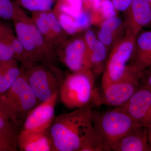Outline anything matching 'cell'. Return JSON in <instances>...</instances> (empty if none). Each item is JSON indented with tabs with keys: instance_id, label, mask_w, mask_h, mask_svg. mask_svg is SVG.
Wrapping results in <instances>:
<instances>
[{
	"instance_id": "25",
	"label": "cell",
	"mask_w": 151,
	"mask_h": 151,
	"mask_svg": "<svg viewBox=\"0 0 151 151\" xmlns=\"http://www.w3.org/2000/svg\"><path fill=\"white\" fill-rule=\"evenodd\" d=\"M16 3L19 6L33 13L48 8L51 0H16Z\"/></svg>"
},
{
	"instance_id": "23",
	"label": "cell",
	"mask_w": 151,
	"mask_h": 151,
	"mask_svg": "<svg viewBox=\"0 0 151 151\" xmlns=\"http://www.w3.org/2000/svg\"><path fill=\"white\" fill-rule=\"evenodd\" d=\"M55 15L60 26L68 35H73L80 32L75 19L69 15L54 9Z\"/></svg>"
},
{
	"instance_id": "14",
	"label": "cell",
	"mask_w": 151,
	"mask_h": 151,
	"mask_svg": "<svg viewBox=\"0 0 151 151\" xmlns=\"http://www.w3.org/2000/svg\"><path fill=\"white\" fill-rule=\"evenodd\" d=\"M18 147L22 151H55L49 129H21L18 138Z\"/></svg>"
},
{
	"instance_id": "15",
	"label": "cell",
	"mask_w": 151,
	"mask_h": 151,
	"mask_svg": "<svg viewBox=\"0 0 151 151\" xmlns=\"http://www.w3.org/2000/svg\"><path fill=\"white\" fill-rule=\"evenodd\" d=\"M125 34L124 20L116 16L101 22L96 34L98 39L106 46L110 52L115 44Z\"/></svg>"
},
{
	"instance_id": "19",
	"label": "cell",
	"mask_w": 151,
	"mask_h": 151,
	"mask_svg": "<svg viewBox=\"0 0 151 151\" xmlns=\"http://www.w3.org/2000/svg\"><path fill=\"white\" fill-rule=\"evenodd\" d=\"M14 32L8 25L0 21V60L9 61L14 58L11 43Z\"/></svg>"
},
{
	"instance_id": "5",
	"label": "cell",
	"mask_w": 151,
	"mask_h": 151,
	"mask_svg": "<svg viewBox=\"0 0 151 151\" xmlns=\"http://www.w3.org/2000/svg\"><path fill=\"white\" fill-rule=\"evenodd\" d=\"M40 103L22 68L21 74L10 89L0 94V111L22 127L30 111Z\"/></svg>"
},
{
	"instance_id": "38",
	"label": "cell",
	"mask_w": 151,
	"mask_h": 151,
	"mask_svg": "<svg viewBox=\"0 0 151 151\" xmlns=\"http://www.w3.org/2000/svg\"></svg>"
},
{
	"instance_id": "36",
	"label": "cell",
	"mask_w": 151,
	"mask_h": 151,
	"mask_svg": "<svg viewBox=\"0 0 151 151\" xmlns=\"http://www.w3.org/2000/svg\"><path fill=\"white\" fill-rule=\"evenodd\" d=\"M148 68H149V69H150V70L151 71V66H150V67Z\"/></svg>"
},
{
	"instance_id": "21",
	"label": "cell",
	"mask_w": 151,
	"mask_h": 151,
	"mask_svg": "<svg viewBox=\"0 0 151 151\" xmlns=\"http://www.w3.org/2000/svg\"><path fill=\"white\" fill-rule=\"evenodd\" d=\"M32 19L46 40L54 47L56 45L49 25L47 17V12L33 13Z\"/></svg>"
},
{
	"instance_id": "29",
	"label": "cell",
	"mask_w": 151,
	"mask_h": 151,
	"mask_svg": "<svg viewBox=\"0 0 151 151\" xmlns=\"http://www.w3.org/2000/svg\"><path fill=\"white\" fill-rule=\"evenodd\" d=\"M117 12H126L129 7L132 0H111Z\"/></svg>"
},
{
	"instance_id": "12",
	"label": "cell",
	"mask_w": 151,
	"mask_h": 151,
	"mask_svg": "<svg viewBox=\"0 0 151 151\" xmlns=\"http://www.w3.org/2000/svg\"><path fill=\"white\" fill-rule=\"evenodd\" d=\"M125 12L127 33L137 37L144 28L151 27V6L148 0H132Z\"/></svg>"
},
{
	"instance_id": "6",
	"label": "cell",
	"mask_w": 151,
	"mask_h": 151,
	"mask_svg": "<svg viewBox=\"0 0 151 151\" xmlns=\"http://www.w3.org/2000/svg\"><path fill=\"white\" fill-rule=\"evenodd\" d=\"M21 67L29 85L40 103L49 100L59 91L64 77L55 65L28 62Z\"/></svg>"
},
{
	"instance_id": "4",
	"label": "cell",
	"mask_w": 151,
	"mask_h": 151,
	"mask_svg": "<svg viewBox=\"0 0 151 151\" xmlns=\"http://www.w3.org/2000/svg\"><path fill=\"white\" fill-rule=\"evenodd\" d=\"M12 21L17 37L27 53L28 62L55 65L57 55L54 47L46 40L32 19L23 11Z\"/></svg>"
},
{
	"instance_id": "9",
	"label": "cell",
	"mask_w": 151,
	"mask_h": 151,
	"mask_svg": "<svg viewBox=\"0 0 151 151\" xmlns=\"http://www.w3.org/2000/svg\"><path fill=\"white\" fill-rule=\"evenodd\" d=\"M57 56L72 72L89 69L88 51L83 37H78L63 43Z\"/></svg>"
},
{
	"instance_id": "16",
	"label": "cell",
	"mask_w": 151,
	"mask_h": 151,
	"mask_svg": "<svg viewBox=\"0 0 151 151\" xmlns=\"http://www.w3.org/2000/svg\"><path fill=\"white\" fill-rule=\"evenodd\" d=\"M111 151H150L148 128L139 126L135 128L117 142Z\"/></svg>"
},
{
	"instance_id": "27",
	"label": "cell",
	"mask_w": 151,
	"mask_h": 151,
	"mask_svg": "<svg viewBox=\"0 0 151 151\" xmlns=\"http://www.w3.org/2000/svg\"><path fill=\"white\" fill-rule=\"evenodd\" d=\"M117 12L111 0H102L97 15L103 22L106 19L117 16Z\"/></svg>"
},
{
	"instance_id": "20",
	"label": "cell",
	"mask_w": 151,
	"mask_h": 151,
	"mask_svg": "<svg viewBox=\"0 0 151 151\" xmlns=\"http://www.w3.org/2000/svg\"><path fill=\"white\" fill-rule=\"evenodd\" d=\"M22 72L21 67L15 59L13 60L10 65L0 80V94L7 92L13 85Z\"/></svg>"
},
{
	"instance_id": "7",
	"label": "cell",
	"mask_w": 151,
	"mask_h": 151,
	"mask_svg": "<svg viewBox=\"0 0 151 151\" xmlns=\"http://www.w3.org/2000/svg\"><path fill=\"white\" fill-rule=\"evenodd\" d=\"M136 40V37L126 33L111 49L103 73V89L118 81L126 73L134 52Z\"/></svg>"
},
{
	"instance_id": "13",
	"label": "cell",
	"mask_w": 151,
	"mask_h": 151,
	"mask_svg": "<svg viewBox=\"0 0 151 151\" xmlns=\"http://www.w3.org/2000/svg\"><path fill=\"white\" fill-rule=\"evenodd\" d=\"M88 51V64L89 70L95 76L103 73L105 70L109 51L97 38L92 29H86L83 36Z\"/></svg>"
},
{
	"instance_id": "35",
	"label": "cell",
	"mask_w": 151,
	"mask_h": 151,
	"mask_svg": "<svg viewBox=\"0 0 151 151\" xmlns=\"http://www.w3.org/2000/svg\"><path fill=\"white\" fill-rule=\"evenodd\" d=\"M148 128L149 130H150V131H151V123L150 124V126H149L148 127Z\"/></svg>"
},
{
	"instance_id": "26",
	"label": "cell",
	"mask_w": 151,
	"mask_h": 151,
	"mask_svg": "<svg viewBox=\"0 0 151 151\" xmlns=\"http://www.w3.org/2000/svg\"><path fill=\"white\" fill-rule=\"evenodd\" d=\"M11 43L13 50L14 58L17 61L24 65L28 62V57L25 50L16 35L14 33L12 35Z\"/></svg>"
},
{
	"instance_id": "10",
	"label": "cell",
	"mask_w": 151,
	"mask_h": 151,
	"mask_svg": "<svg viewBox=\"0 0 151 151\" xmlns=\"http://www.w3.org/2000/svg\"><path fill=\"white\" fill-rule=\"evenodd\" d=\"M58 99L59 91H58L49 100L40 103L33 108L26 117L22 129L27 131L49 129L55 116V105Z\"/></svg>"
},
{
	"instance_id": "34",
	"label": "cell",
	"mask_w": 151,
	"mask_h": 151,
	"mask_svg": "<svg viewBox=\"0 0 151 151\" xmlns=\"http://www.w3.org/2000/svg\"><path fill=\"white\" fill-rule=\"evenodd\" d=\"M149 143H150V151H151V132L149 130Z\"/></svg>"
},
{
	"instance_id": "32",
	"label": "cell",
	"mask_w": 151,
	"mask_h": 151,
	"mask_svg": "<svg viewBox=\"0 0 151 151\" xmlns=\"http://www.w3.org/2000/svg\"><path fill=\"white\" fill-rule=\"evenodd\" d=\"M13 60H9V61H1L0 60V80L2 78L3 76L6 73V71L8 69Z\"/></svg>"
},
{
	"instance_id": "8",
	"label": "cell",
	"mask_w": 151,
	"mask_h": 151,
	"mask_svg": "<svg viewBox=\"0 0 151 151\" xmlns=\"http://www.w3.org/2000/svg\"><path fill=\"white\" fill-rule=\"evenodd\" d=\"M141 72L129 64L122 78L103 89L101 104L117 107L125 104L140 86Z\"/></svg>"
},
{
	"instance_id": "1",
	"label": "cell",
	"mask_w": 151,
	"mask_h": 151,
	"mask_svg": "<svg viewBox=\"0 0 151 151\" xmlns=\"http://www.w3.org/2000/svg\"><path fill=\"white\" fill-rule=\"evenodd\" d=\"M91 107L55 116L49 129L55 151H97Z\"/></svg>"
},
{
	"instance_id": "22",
	"label": "cell",
	"mask_w": 151,
	"mask_h": 151,
	"mask_svg": "<svg viewBox=\"0 0 151 151\" xmlns=\"http://www.w3.org/2000/svg\"><path fill=\"white\" fill-rule=\"evenodd\" d=\"M47 17L52 35L56 45L62 44L65 42L68 35L60 26L57 18L53 11L47 12Z\"/></svg>"
},
{
	"instance_id": "28",
	"label": "cell",
	"mask_w": 151,
	"mask_h": 151,
	"mask_svg": "<svg viewBox=\"0 0 151 151\" xmlns=\"http://www.w3.org/2000/svg\"><path fill=\"white\" fill-rule=\"evenodd\" d=\"M76 22L80 31L88 29L92 24L91 14L89 12L82 10L78 17L75 19Z\"/></svg>"
},
{
	"instance_id": "30",
	"label": "cell",
	"mask_w": 151,
	"mask_h": 151,
	"mask_svg": "<svg viewBox=\"0 0 151 151\" xmlns=\"http://www.w3.org/2000/svg\"><path fill=\"white\" fill-rule=\"evenodd\" d=\"M141 85L151 90V71L147 68L141 72Z\"/></svg>"
},
{
	"instance_id": "11",
	"label": "cell",
	"mask_w": 151,
	"mask_h": 151,
	"mask_svg": "<svg viewBox=\"0 0 151 151\" xmlns=\"http://www.w3.org/2000/svg\"><path fill=\"white\" fill-rule=\"evenodd\" d=\"M120 108L143 127L151 123V91L140 85L127 103Z\"/></svg>"
},
{
	"instance_id": "24",
	"label": "cell",
	"mask_w": 151,
	"mask_h": 151,
	"mask_svg": "<svg viewBox=\"0 0 151 151\" xmlns=\"http://www.w3.org/2000/svg\"><path fill=\"white\" fill-rule=\"evenodd\" d=\"M22 10L12 0H0V17L5 20L14 18Z\"/></svg>"
},
{
	"instance_id": "3",
	"label": "cell",
	"mask_w": 151,
	"mask_h": 151,
	"mask_svg": "<svg viewBox=\"0 0 151 151\" xmlns=\"http://www.w3.org/2000/svg\"><path fill=\"white\" fill-rule=\"evenodd\" d=\"M59 99L70 109L101 105V96L95 87V75L89 69L72 72L64 77Z\"/></svg>"
},
{
	"instance_id": "2",
	"label": "cell",
	"mask_w": 151,
	"mask_h": 151,
	"mask_svg": "<svg viewBox=\"0 0 151 151\" xmlns=\"http://www.w3.org/2000/svg\"><path fill=\"white\" fill-rule=\"evenodd\" d=\"M94 142L97 151H110L132 130L142 126L120 107L100 113L92 112Z\"/></svg>"
},
{
	"instance_id": "17",
	"label": "cell",
	"mask_w": 151,
	"mask_h": 151,
	"mask_svg": "<svg viewBox=\"0 0 151 151\" xmlns=\"http://www.w3.org/2000/svg\"><path fill=\"white\" fill-rule=\"evenodd\" d=\"M140 72L151 65V31H141L136 37L134 54L130 61Z\"/></svg>"
},
{
	"instance_id": "31",
	"label": "cell",
	"mask_w": 151,
	"mask_h": 151,
	"mask_svg": "<svg viewBox=\"0 0 151 151\" xmlns=\"http://www.w3.org/2000/svg\"><path fill=\"white\" fill-rule=\"evenodd\" d=\"M66 3L76 10L80 11L83 9V4L81 0H59Z\"/></svg>"
},
{
	"instance_id": "18",
	"label": "cell",
	"mask_w": 151,
	"mask_h": 151,
	"mask_svg": "<svg viewBox=\"0 0 151 151\" xmlns=\"http://www.w3.org/2000/svg\"><path fill=\"white\" fill-rule=\"evenodd\" d=\"M22 129L11 121L0 130V151L18 150V138Z\"/></svg>"
},
{
	"instance_id": "33",
	"label": "cell",
	"mask_w": 151,
	"mask_h": 151,
	"mask_svg": "<svg viewBox=\"0 0 151 151\" xmlns=\"http://www.w3.org/2000/svg\"><path fill=\"white\" fill-rule=\"evenodd\" d=\"M84 10L91 12L92 10L93 0H81Z\"/></svg>"
},
{
	"instance_id": "37",
	"label": "cell",
	"mask_w": 151,
	"mask_h": 151,
	"mask_svg": "<svg viewBox=\"0 0 151 151\" xmlns=\"http://www.w3.org/2000/svg\"><path fill=\"white\" fill-rule=\"evenodd\" d=\"M149 2H150V4L151 6V0H148Z\"/></svg>"
}]
</instances>
